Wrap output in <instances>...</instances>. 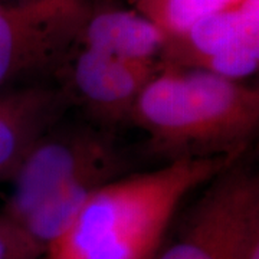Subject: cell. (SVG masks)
<instances>
[{
    "mask_svg": "<svg viewBox=\"0 0 259 259\" xmlns=\"http://www.w3.org/2000/svg\"><path fill=\"white\" fill-rule=\"evenodd\" d=\"M238 157L177 158L105 183L40 259H153L182 200Z\"/></svg>",
    "mask_w": 259,
    "mask_h": 259,
    "instance_id": "cell-1",
    "label": "cell"
},
{
    "mask_svg": "<svg viewBox=\"0 0 259 259\" xmlns=\"http://www.w3.org/2000/svg\"><path fill=\"white\" fill-rule=\"evenodd\" d=\"M131 120L170 160L239 156L259 136V88L164 65L143 90Z\"/></svg>",
    "mask_w": 259,
    "mask_h": 259,
    "instance_id": "cell-2",
    "label": "cell"
},
{
    "mask_svg": "<svg viewBox=\"0 0 259 259\" xmlns=\"http://www.w3.org/2000/svg\"><path fill=\"white\" fill-rule=\"evenodd\" d=\"M122 156L111 137L94 127L58 122L37 140L13 175V189L2 216L18 225L37 204L90 175L114 177Z\"/></svg>",
    "mask_w": 259,
    "mask_h": 259,
    "instance_id": "cell-3",
    "label": "cell"
},
{
    "mask_svg": "<svg viewBox=\"0 0 259 259\" xmlns=\"http://www.w3.org/2000/svg\"><path fill=\"white\" fill-rule=\"evenodd\" d=\"M210 183L157 259H243L259 206V171L232 164Z\"/></svg>",
    "mask_w": 259,
    "mask_h": 259,
    "instance_id": "cell-4",
    "label": "cell"
},
{
    "mask_svg": "<svg viewBox=\"0 0 259 259\" xmlns=\"http://www.w3.org/2000/svg\"><path fill=\"white\" fill-rule=\"evenodd\" d=\"M87 15L82 0L0 2V91L55 65Z\"/></svg>",
    "mask_w": 259,
    "mask_h": 259,
    "instance_id": "cell-5",
    "label": "cell"
},
{
    "mask_svg": "<svg viewBox=\"0 0 259 259\" xmlns=\"http://www.w3.org/2000/svg\"><path fill=\"white\" fill-rule=\"evenodd\" d=\"M157 64L122 61L82 48L68 72V88L95 120L115 124L131 120L134 107Z\"/></svg>",
    "mask_w": 259,
    "mask_h": 259,
    "instance_id": "cell-6",
    "label": "cell"
},
{
    "mask_svg": "<svg viewBox=\"0 0 259 259\" xmlns=\"http://www.w3.org/2000/svg\"><path fill=\"white\" fill-rule=\"evenodd\" d=\"M65 104L64 91L42 85L0 91V180L13 177L32 146L58 122Z\"/></svg>",
    "mask_w": 259,
    "mask_h": 259,
    "instance_id": "cell-7",
    "label": "cell"
},
{
    "mask_svg": "<svg viewBox=\"0 0 259 259\" xmlns=\"http://www.w3.org/2000/svg\"><path fill=\"white\" fill-rule=\"evenodd\" d=\"M82 48L140 64H157L168 37L141 12L102 10L83 20L79 36Z\"/></svg>",
    "mask_w": 259,
    "mask_h": 259,
    "instance_id": "cell-8",
    "label": "cell"
},
{
    "mask_svg": "<svg viewBox=\"0 0 259 259\" xmlns=\"http://www.w3.org/2000/svg\"><path fill=\"white\" fill-rule=\"evenodd\" d=\"M241 0H137L143 15L151 19L168 39L182 36L199 20L229 9Z\"/></svg>",
    "mask_w": 259,
    "mask_h": 259,
    "instance_id": "cell-9",
    "label": "cell"
},
{
    "mask_svg": "<svg viewBox=\"0 0 259 259\" xmlns=\"http://www.w3.org/2000/svg\"><path fill=\"white\" fill-rule=\"evenodd\" d=\"M44 250L0 214V259H40Z\"/></svg>",
    "mask_w": 259,
    "mask_h": 259,
    "instance_id": "cell-10",
    "label": "cell"
},
{
    "mask_svg": "<svg viewBox=\"0 0 259 259\" xmlns=\"http://www.w3.org/2000/svg\"><path fill=\"white\" fill-rule=\"evenodd\" d=\"M235 8L241 25L242 42L259 62V0H241Z\"/></svg>",
    "mask_w": 259,
    "mask_h": 259,
    "instance_id": "cell-11",
    "label": "cell"
},
{
    "mask_svg": "<svg viewBox=\"0 0 259 259\" xmlns=\"http://www.w3.org/2000/svg\"><path fill=\"white\" fill-rule=\"evenodd\" d=\"M243 259H259V206L250 226L249 238H248Z\"/></svg>",
    "mask_w": 259,
    "mask_h": 259,
    "instance_id": "cell-12",
    "label": "cell"
}]
</instances>
